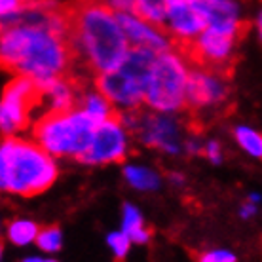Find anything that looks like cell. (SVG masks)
Listing matches in <instances>:
<instances>
[{"label": "cell", "mask_w": 262, "mask_h": 262, "mask_svg": "<svg viewBox=\"0 0 262 262\" xmlns=\"http://www.w3.org/2000/svg\"><path fill=\"white\" fill-rule=\"evenodd\" d=\"M61 10L80 76L97 78L124 63L129 40L106 0H71L63 2Z\"/></svg>", "instance_id": "cell-1"}, {"label": "cell", "mask_w": 262, "mask_h": 262, "mask_svg": "<svg viewBox=\"0 0 262 262\" xmlns=\"http://www.w3.org/2000/svg\"><path fill=\"white\" fill-rule=\"evenodd\" d=\"M2 69L13 76L55 80L78 74V61L65 29L50 25L2 27Z\"/></svg>", "instance_id": "cell-2"}, {"label": "cell", "mask_w": 262, "mask_h": 262, "mask_svg": "<svg viewBox=\"0 0 262 262\" xmlns=\"http://www.w3.org/2000/svg\"><path fill=\"white\" fill-rule=\"evenodd\" d=\"M0 183L2 190L33 198L48 190L57 179L52 154L38 143L17 137H4L0 148Z\"/></svg>", "instance_id": "cell-3"}, {"label": "cell", "mask_w": 262, "mask_h": 262, "mask_svg": "<svg viewBox=\"0 0 262 262\" xmlns=\"http://www.w3.org/2000/svg\"><path fill=\"white\" fill-rule=\"evenodd\" d=\"M249 23L237 21L228 27H207L200 36L190 40H171V48L190 63L194 69H203L226 78H234L237 44L245 38Z\"/></svg>", "instance_id": "cell-4"}, {"label": "cell", "mask_w": 262, "mask_h": 262, "mask_svg": "<svg viewBox=\"0 0 262 262\" xmlns=\"http://www.w3.org/2000/svg\"><path fill=\"white\" fill-rule=\"evenodd\" d=\"M97 131V124L84 111L44 112L33 127L34 143H38L52 156H72L78 160L84 154Z\"/></svg>", "instance_id": "cell-5"}, {"label": "cell", "mask_w": 262, "mask_h": 262, "mask_svg": "<svg viewBox=\"0 0 262 262\" xmlns=\"http://www.w3.org/2000/svg\"><path fill=\"white\" fill-rule=\"evenodd\" d=\"M184 63L186 61L171 50L158 55L144 93V105L148 108L156 112L184 111L188 82V71Z\"/></svg>", "instance_id": "cell-6"}, {"label": "cell", "mask_w": 262, "mask_h": 262, "mask_svg": "<svg viewBox=\"0 0 262 262\" xmlns=\"http://www.w3.org/2000/svg\"><path fill=\"white\" fill-rule=\"evenodd\" d=\"M46 103V85L44 82L29 76H13L4 88L2 105H0V125L4 135L29 127L34 111Z\"/></svg>", "instance_id": "cell-7"}, {"label": "cell", "mask_w": 262, "mask_h": 262, "mask_svg": "<svg viewBox=\"0 0 262 262\" xmlns=\"http://www.w3.org/2000/svg\"><path fill=\"white\" fill-rule=\"evenodd\" d=\"M230 80L203 69H192L186 82V101L184 111L190 114V125H200L203 111L221 112L230 97Z\"/></svg>", "instance_id": "cell-8"}, {"label": "cell", "mask_w": 262, "mask_h": 262, "mask_svg": "<svg viewBox=\"0 0 262 262\" xmlns=\"http://www.w3.org/2000/svg\"><path fill=\"white\" fill-rule=\"evenodd\" d=\"M127 156V137L122 114L97 125L90 148L78 158L82 164H120Z\"/></svg>", "instance_id": "cell-9"}, {"label": "cell", "mask_w": 262, "mask_h": 262, "mask_svg": "<svg viewBox=\"0 0 262 262\" xmlns=\"http://www.w3.org/2000/svg\"><path fill=\"white\" fill-rule=\"evenodd\" d=\"M207 21L188 4V0H173L167 12V34L171 40L196 38L207 29Z\"/></svg>", "instance_id": "cell-10"}, {"label": "cell", "mask_w": 262, "mask_h": 262, "mask_svg": "<svg viewBox=\"0 0 262 262\" xmlns=\"http://www.w3.org/2000/svg\"><path fill=\"white\" fill-rule=\"evenodd\" d=\"M118 21L124 29L125 36L133 46H144L150 48L154 52H169L171 50V38L162 31H158L156 27L144 23L133 13H118Z\"/></svg>", "instance_id": "cell-11"}, {"label": "cell", "mask_w": 262, "mask_h": 262, "mask_svg": "<svg viewBox=\"0 0 262 262\" xmlns=\"http://www.w3.org/2000/svg\"><path fill=\"white\" fill-rule=\"evenodd\" d=\"M209 27H228L236 25L237 21V6L232 0H188Z\"/></svg>", "instance_id": "cell-12"}, {"label": "cell", "mask_w": 262, "mask_h": 262, "mask_svg": "<svg viewBox=\"0 0 262 262\" xmlns=\"http://www.w3.org/2000/svg\"><path fill=\"white\" fill-rule=\"evenodd\" d=\"M171 2L173 0H137L133 15H137L144 23L156 27L158 31L167 34V12H169Z\"/></svg>", "instance_id": "cell-13"}, {"label": "cell", "mask_w": 262, "mask_h": 262, "mask_svg": "<svg viewBox=\"0 0 262 262\" xmlns=\"http://www.w3.org/2000/svg\"><path fill=\"white\" fill-rule=\"evenodd\" d=\"M124 232L131 237V242L135 243H146L150 237V230L144 226L143 216L129 203L124 205Z\"/></svg>", "instance_id": "cell-14"}, {"label": "cell", "mask_w": 262, "mask_h": 262, "mask_svg": "<svg viewBox=\"0 0 262 262\" xmlns=\"http://www.w3.org/2000/svg\"><path fill=\"white\" fill-rule=\"evenodd\" d=\"M125 179L129 181L131 186H135L139 190H154L160 184V177H158L154 171L146 169V167H125L124 171Z\"/></svg>", "instance_id": "cell-15"}, {"label": "cell", "mask_w": 262, "mask_h": 262, "mask_svg": "<svg viewBox=\"0 0 262 262\" xmlns=\"http://www.w3.org/2000/svg\"><path fill=\"white\" fill-rule=\"evenodd\" d=\"M40 228L31 221H13L8 226V237L13 245H27L36 239Z\"/></svg>", "instance_id": "cell-16"}, {"label": "cell", "mask_w": 262, "mask_h": 262, "mask_svg": "<svg viewBox=\"0 0 262 262\" xmlns=\"http://www.w3.org/2000/svg\"><path fill=\"white\" fill-rule=\"evenodd\" d=\"M234 135H236L237 143L242 144L251 156L262 158V133L251 129V127H245V125H239L234 129Z\"/></svg>", "instance_id": "cell-17"}, {"label": "cell", "mask_w": 262, "mask_h": 262, "mask_svg": "<svg viewBox=\"0 0 262 262\" xmlns=\"http://www.w3.org/2000/svg\"><path fill=\"white\" fill-rule=\"evenodd\" d=\"M36 243L44 251H57L61 249V232L57 226H42L36 236Z\"/></svg>", "instance_id": "cell-18"}, {"label": "cell", "mask_w": 262, "mask_h": 262, "mask_svg": "<svg viewBox=\"0 0 262 262\" xmlns=\"http://www.w3.org/2000/svg\"><path fill=\"white\" fill-rule=\"evenodd\" d=\"M129 242L131 237L125 232H112L111 236H108V245L112 247L114 255L118 256V258H124L125 256V253L129 249Z\"/></svg>", "instance_id": "cell-19"}, {"label": "cell", "mask_w": 262, "mask_h": 262, "mask_svg": "<svg viewBox=\"0 0 262 262\" xmlns=\"http://www.w3.org/2000/svg\"><path fill=\"white\" fill-rule=\"evenodd\" d=\"M198 262H236V256L232 255L230 251H205V253H200L196 255Z\"/></svg>", "instance_id": "cell-20"}, {"label": "cell", "mask_w": 262, "mask_h": 262, "mask_svg": "<svg viewBox=\"0 0 262 262\" xmlns=\"http://www.w3.org/2000/svg\"><path fill=\"white\" fill-rule=\"evenodd\" d=\"M106 4L116 13H133L137 0H106Z\"/></svg>", "instance_id": "cell-21"}, {"label": "cell", "mask_w": 262, "mask_h": 262, "mask_svg": "<svg viewBox=\"0 0 262 262\" xmlns=\"http://www.w3.org/2000/svg\"><path fill=\"white\" fill-rule=\"evenodd\" d=\"M207 156L211 158V160H213V162H219V160H221V154H219V144L216 143H211L209 146H207Z\"/></svg>", "instance_id": "cell-22"}, {"label": "cell", "mask_w": 262, "mask_h": 262, "mask_svg": "<svg viewBox=\"0 0 262 262\" xmlns=\"http://www.w3.org/2000/svg\"><path fill=\"white\" fill-rule=\"evenodd\" d=\"M44 2H50V0H21V4H23V8L38 6V4H44Z\"/></svg>", "instance_id": "cell-23"}, {"label": "cell", "mask_w": 262, "mask_h": 262, "mask_svg": "<svg viewBox=\"0 0 262 262\" xmlns=\"http://www.w3.org/2000/svg\"><path fill=\"white\" fill-rule=\"evenodd\" d=\"M25 262H44V260H40V258H36V256H33V258H27Z\"/></svg>", "instance_id": "cell-24"}, {"label": "cell", "mask_w": 262, "mask_h": 262, "mask_svg": "<svg viewBox=\"0 0 262 262\" xmlns=\"http://www.w3.org/2000/svg\"><path fill=\"white\" fill-rule=\"evenodd\" d=\"M258 29H262V13L258 15Z\"/></svg>", "instance_id": "cell-25"}, {"label": "cell", "mask_w": 262, "mask_h": 262, "mask_svg": "<svg viewBox=\"0 0 262 262\" xmlns=\"http://www.w3.org/2000/svg\"><path fill=\"white\" fill-rule=\"evenodd\" d=\"M260 40H262V29H260Z\"/></svg>", "instance_id": "cell-26"}, {"label": "cell", "mask_w": 262, "mask_h": 262, "mask_svg": "<svg viewBox=\"0 0 262 262\" xmlns=\"http://www.w3.org/2000/svg\"><path fill=\"white\" fill-rule=\"evenodd\" d=\"M44 262H55V260H44Z\"/></svg>", "instance_id": "cell-27"}]
</instances>
